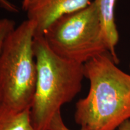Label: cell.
Masks as SVG:
<instances>
[{"instance_id": "5b68a950", "label": "cell", "mask_w": 130, "mask_h": 130, "mask_svg": "<svg viewBox=\"0 0 130 130\" xmlns=\"http://www.w3.org/2000/svg\"><path fill=\"white\" fill-rule=\"evenodd\" d=\"M92 0H28L22 4L28 19L36 25L35 35H43L46 28L61 16L86 8Z\"/></svg>"}, {"instance_id": "277c9868", "label": "cell", "mask_w": 130, "mask_h": 130, "mask_svg": "<svg viewBox=\"0 0 130 130\" xmlns=\"http://www.w3.org/2000/svg\"><path fill=\"white\" fill-rule=\"evenodd\" d=\"M43 36L54 53L81 64L109 53L93 1L83 9L57 19Z\"/></svg>"}, {"instance_id": "8fae6325", "label": "cell", "mask_w": 130, "mask_h": 130, "mask_svg": "<svg viewBox=\"0 0 130 130\" xmlns=\"http://www.w3.org/2000/svg\"><path fill=\"white\" fill-rule=\"evenodd\" d=\"M27 1H28V0H23V1H22V4H25V3H27Z\"/></svg>"}, {"instance_id": "ba28073f", "label": "cell", "mask_w": 130, "mask_h": 130, "mask_svg": "<svg viewBox=\"0 0 130 130\" xmlns=\"http://www.w3.org/2000/svg\"><path fill=\"white\" fill-rule=\"evenodd\" d=\"M49 130H71L66 126L63 121L61 111L58 112L54 116L50 122ZM79 130H86L81 128Z\"/></svg>"}, {"instance_id": "52a82bcc", "label": "cell", "mask_w": 130, "mask_h": 130, "mask_svg": "<svg viewBox=\"0 0 130 130\" xmlns=\"http://www.w3.org/2000/svg\"><path fill=\"white\" fill-rule=\"evenodd\" d=\"M0 130H36L31 119L30 109L16 111L0 103Z\"/></svg>"}, {"instance_id": "7a4b0ae2", "label": "cell", "mask_w": 130, "mask_h": 130, "mask_svg": "<svg viewBox=\"0 0 130 130\" xmlns=\"http://www.w3.org/2000/svg\"><path fill=\"white\" fill-rule=\"evenodd\" d=\"M37 83L30 109L36 130H49L50 122L61 107L81 92L84 64L61 57L52 51L43 35L34 37Z\"/></svg>"}, {"instance_id": "8992f818", "label": "cell", "mask_w": 130, "mask_h": 130, "mask_svg": "<svg viewBox=\"0 0 130 130\" xmlns=\"http://www.w3.org/2000/svg\"><path fill=\"white\" fill-rule=\"evenodd\" d=\"M101 24L108 53L115 63H118L116 47L119 41V33L115 22L116 0H93Z\"/></svg>"}, {"instance_id": "7c38bea8", "label": "cell", "mask_w": 130, "mask_h": 130, "mask_svg": "<svg viewBox=\"0 0 130 130\" xmlns=\"http://www.w3.org/2000/svg\"><path fill=\"white\" fill-rule=\"evenodd\" d=\"M129 69H130V63H129Z\"/></svg>"}, {"instance_id": "9c48e42d", "label": "cell", "mask_w": 130, "mask_h": 130, "mask_svg": "<svg viewBox=\"0 0 130 130\" xmlns=\"http://www.w3.org/2000/svg\"><path fill=\"white\" fill-rule=\"evenodd\" d=\"M0 7L11 13H16L19 12L18 8L9 0H0Z\"/></svg>"}, {"instance_id": "30bf717a", "label": "cell", "mask_w": 130, "mask_h": 130, "mask_svg": "<svg viewBox=\"0 0 130 130\" xmlns=\"http://www.w3.org/2000/svg\"><path fill=\"white\" fill-rule=\"evenodd\" d=\"M118 130H130V120L122 124L119 127Z\"/></svg>"}, {"instance_id": "3957f363", "label": "cell", "mask_w": 130, "mask_h": 130, "mask_svg": "<svg viewBox=\"0 0 130 130\" xmlns=\"http://www.w3.org/2000/svg\"><path fill=\"white\" fill-rule=\"evenodd\" d=\"M36 25L28 19L10 31L0 51V103L16 111L31 109L37 83L33 41Z\"/></svg>"}, {"instance_id": "6da1fadb", "label": "cell", "mask_w": 130, "mask_h": 130, "mask_svg": "<svg viewBox=\"0 0 130 130\" xmlns=\"http://www.w3.org/2000/svg\"><path fill=\"white\" fill-rule=\"evenodd\" d=\"M88 94L75 105V122L86 130H116L130 120V74L116 66L109 53L84 64Z\"/></svg>"}]
</instances>
